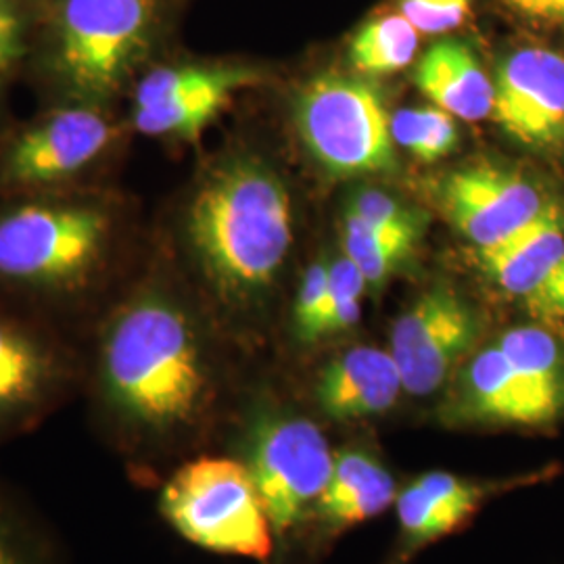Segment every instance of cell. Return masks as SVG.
<instances>
[{
	"mask_svg": "<svg viewBox=\"0 0 564 564\" xmlns=\"http://www.w3.org/2000/svg\"><path fill=\"white\" fill-rule=\"evenodd\" d=\"M82 395L95 435L132 481L160 466L209 423L216 364L195 310L141 268L82 335Z\"/></svg>",
	"mask_w": 564,
	"mask_h": 564,
	"instance_id": "obj_1",
	"label": "cell"
},
{
	"mask_svg": "<svg viewBox=\"0 0 564 564\" xmlns=\"http://www.w3.org/2000/svg\"><path fill=\"white\" fill-rule=\"evenodd\" d=\"M134 207L111 182L0 197V297L84 335L139 268Z\"/></svg>",
	"mask_w": 564,
	"mask_h": 564,
	"instance_id": "obj_2",
	"label": "cell"
},
{
	"mask_svg": "<svg viewBox=\"0 0 564 564\" xmlns=\"http://www.w3.org/2000/svg\"><path fill=\"white\" fill-rule=\"evenodd\" d=\"M182 242L214 302L242 312L276 281L293 242V205L281 176L247 153L214 163L182 207Z\"/></svg>",
	"mask_w": 564,
	"mask_h": 564,
	"instance_id": "obj_3",
	"label": "cell"
},
{
	"mask_svg": "<svg viewBox=\"0 0 564 564\" xmlns=\"http://www.w3.org/2000/svg\"><path fill=\"white\" fill-rule=\"evenodd\" d=\"M165 0H53L36 76L48 105L116 107L149 69Z\"/></svg>",
	"mask_w": 564,
	"mask_h": 564,
	"instance_id": "obj_4",
	"label": "cell"
},
{
	"mask_svg": "<svg viewBox=\"0 0 564 564\" xmlns=\"http://www.w3.org/2000/svg\"><path fill=\"white\" fill-rule=\"evenodd\" d=\"M132 132L116 107L48 105L0 130V197L107 184Z\"/></svg>",
	"mask_w": 564,
	"mask_h": 564,
	"instance_id": "obj_5",
	"label": "cell"
},
{
	"mask_svg": "<svg viewBox=\"0 0 564 564\" xmlns=\"http://www.w3.org/2000/svg\"><path fill=\"white\" fill-rule=\"evenodd\" d=\"M160 514L182 540L214 554L268 561L274 531L256 481L237 456L195 454L162 479Z\"/></svg>",
	"mask_w": 564,
	"mask_h": 564,
	"instance_id": "obj_6",
	"label": "cell"
},
{
	"mask_svg": "<svg viewBox=\"0 0 564 564\" xmlns=\"http://www.w3.org/2000/svg\"><path fill=\"white\" fill-rule=\"evenodd\" d=\"M82 381L80 335L0 297V445L34 433L80 398Z\"/></svg>",
	"mask_w": 564,
	"mask_h": 564,
	"instance_id": "obj_7",
	"label": "cell"
},
{
	"mask_svg": "<svg viewBox=\"0 0 564 564\" xmlns=\"http://www.w3.org/2000/svg\"><path fill=\"white\" fill-rule=\"evenodd\" d=\"M564 412V349L540 326H519L466 366L460 408L470 421L542 426Z\"/></svg>",
	"mask_w": 564,
	"mask_h": 564,
	"instance_id": "obj_8",
	"label": "cell"
},
{
	"mask_svg": "<svg viewBox=\"0 0 564 564\" xmlns=\"http://www.w3.org/2000/svg\"><path fill=\"white\" fill-rule=\"evenodd\" d=\"M239 431L237 458L256 481L274 535H284L321 502L335 463L330 445L316 424L270 405L251 408Z\"/></svg>",
	"mask_w": 564,
	"mask_h": 564,
	"instance_id": "obj_9",
	"label": "cell"
},
{
	"mask_svg": "<svg viewBox=\"0 0 564 564\" xmlns=\"http://www.w3.org/2000/svg\"><path fill=\"white\" fill-rule=\"evenodd\" d=\"M295 121L312 155L333 174L381 172L395 162L391 120L364 82L316 76L297 95Z\"/></svg>",
	"mask_w": 564,
	"mask_h": 564,
	"instance_id": "obj_10",
	"label": "cell"
},
{
	"mask_svg": "<svg viewBox=\"0 0 564 564\" xmlns=\"http://www.w3.org/2000/svg\"><path fill=\"white\" fill-rule=\"evenodd\" d=\"M260 74L230 63H167L149 67L130 90L128 121L153 139L195 142Z\"/></svg>",
	"mask_w": 564,
	"mask_h": 564,
	"instance_id": "obj_11",
	"label": "cell"
},
{
	"mask_svg": "<svg viewBox=\"0 0 564 564\" xmlns=\"http://www.w3.org/2000/svg\"><path fill=\"white\" fill-rule=\"evenodd\" d=\"M479 337V321L460 295L433 289L408 307L391 333V356L412 395L437 391Z\"/></svg>",
	"mask_w": 564,
	"mask_h": 564,
	"instance_id": "obj_12",
	"label": "cell"
},
{
	"mask_svg": "<svg viewBox=\"0 0 564 564\" xmlns=\"http://www.w3.org/2000/svg\"><path fill=\"white\" fill-rule=\"evenodd\" d=\"M442 199L452 223L479 249L505 241L545 207L531 182L496 165H475L449 174Z\"/></svg>",
	"mask_w": 564,
	"mask_h": 564,
	"instance_id": "obj_13",
	"label": "cell"
},
{
	"mask_svg": "<svg viewBox=\"0 0 564 564\" xmlns=\"http://www.w3.org/2000/svg\"><path fill=\"white\" fill-rule=\"evenodd\" d=\"M494 118L523 144H550L564 134V57L545 48L508 55L494 82Z\"/></svg>",
	"mask_w": 564,
	"mask_h": 564,
	"instance_id": "obj_14",
	"label": "cell"
},
{
	"mask_svg": "<svg viewBox=\"0 0 564 564\" xmlns=\"http://www.w3.org/2000/svg\"><path fill=\"white\" fill-rule=\"evenodd\" d=\"M402 389V375L389 351L356 347L324 368L318 402L330 419L358 421L387 412Z\"/></svg>",
	"mask_w": 564,
	"mask_h": 564,
	"instance_id": "obj_15",
	"label": "cell"
},
{
	"mask_svg": "<svg viewBox=\"0 0 564 564\" xmlns=\"http://www.w3.org/2000/svg\"><path fill=\"white\" fill-rule=\"evenodd\" d=\"M485 272L502 291L527 300L564 258V216L556 205L494 247L479 249Z\"/></svg>",
	"mask_w": 564,
	"mask_h": 564,
	"instance_id": "obj_16",
	"label": "cell"
},
{
	"mask_svg": "<svg viewBox=\"0 0 564 564\" xmlns=\"http://www.w3.org/2000/svg\"><path fill=\"white\" fill-rule=\"evenodd\" d=\"M414 80L424 97L454 118L479 121L494 111V82L464 42L433 44L419 63Z\"/></svg>",
	"mask_w": 564,
	"mask_h": 564,
	"instance_id": "obj_17",
	"label": "cell"
},
{
	"mask_svg": "<svg viewBox=\"0 0 564 564\" xmlns=\"http://www.w3.org/2000/svg\"><path fill=\"white\" fill-rule=\"evenodd\" d=\"M395 498V481L383 464L360 449H343L335 454L318 510L328 523L343 529L379 517Z\"/></svg>",
	"mask_w": 564,
	"mask_h": 564,
	"instance_id": "obj_18",
	"label": "cell"
},
{
	"mask_svg": "<svg viewBox=\"0 0 564 564\" xmlns=\"http://www.w3.org/2000/svg\"><path fill=\"white\" fill-rule=\"evenodd\" d=\"M0 564H69L48 521L4 477H0Z\"/></svg>",
	"mask_w": 564,
	"mask_h": 564,
	"instance_id": "obj_19",
	"label": "cell"
},
{
	"mask_svg": "<svg viewBox=\"0 0 564 564\" xmlns=\"http://www.w3.org/2000/svg\"><path fill=\"white\" fill-rule=\"evenodd\" d=\"M419 51V30L403 15L364 23L354 36L349 59L364 76H389L408 67Z\"/></svg>",
	"mask_w": 564,
	"mask_h": 564,
	"instance_id": "obj_20",
	"label": "cell"
},
{
	"mask_svg": "<svg viewBox=\"0 0 564 564\" xmlns=\"http://www.w3.org/2000/svg\"><path fill=\"white\" fill-rule=\"evenodd\" d=\"M419 241L384 235L347 212L343 224L345 258L362 272L366 284H379L391 276L414 251Z\"/></svg>",
	"mask_w": 564,
	"mask_h": 564,
	"instance_id": "obj_21",
	"label": "cell"
},
{
	"mask_svg": "<svg viewBox=\"0 0 564 564\" xmlns=\"http://www.w3.org/2000/svg\"><path fill=\"white\" fill-rule=\"evenodd\" d=\"M395 502L405 547L410 550L437 542L468 521L460 510L431 498L416 481L408 485Z\"/></svg>",
	"mask_w": 564,
	"mask_h": 564,
	"instance_id": "obj_22",
	"label": "cell"
},
{
	"mask_svg": "<svg viewBox=\"0 0 564 564\" xmlns=\"http://www.w3.org/2000/svg\"><path fill=\"white\" fill-rule=\"evenodd\" d=\"M391 137L416 160L435 162L456 147L458 128L454 116L440 107L402 109L391 120Z\"/></svg>",
	"mask_w": 564,
	"mask_h": 564,
	"instance_id": "obj_23",
	"label": "cell"
},
{
	"mask_svg": "<svg viewBox=\"0 0 564 564\" xmlns=\"http://www.w3.org/2000/svg\"><path fill=\"white\" fill-rule=\"evenodd\" d=\"M366 281L362 272L349 262L345 256L328 263V286L323 312L314 326L312 341L341 333L360 321L362 293Z\"/></svg>",
	"mask_w": 564,
	"mask_h": 564,
	"instance_id": "obj_24",
	"label": "cell"
},
{
	"mask_svg": "<svg viewBox=\"0 0 564 564\" xmlns=\"http://www.w3.org/2000/svg\"><path fill=\"white\" fill-rule=\"evenodd\" d=\"M349 214H354L358 220H362L375 230H381L384 235L405 237L412 241L421 239V216L379 191H364L362 195H358L351 203Z\"/></svg>",
	"mask_w": 564,
	"mask_h": 564,
	"instance_id": "obj_25",
	"label": "cell"
},
{
	"mask_svg": "<svg viewBox=\"0 0 564 564\" xmlns=\"http://www.w3.org/2000/svg\"><path fill=\"white\" fill-rule=\"evenodd\" d=\"M473 0H402V15L423 34H445L470 13Z\"/></svg>",
	"mask_w": 564,
	"mask_h": 564,
	"instance_id": "obj_26",
	"label": "cell"
},
{
	"mask_svg": "<svg viewBox=\"0 0 564 564\" xmlns=\"http://www.w3.org/2000/svg\"><path fill=\"white\" fill-rule=\"evenodd\" d=\"M25 55L23 20L15 0H0V102Z\"/></svg>",
	"mask_w": 564,
	"mask_h": 564,
	"instance_id": "obj_27",
	"label": "cell"
},
{
	"mask_svg": "<svg viewBox=\"0 0 564 564\" xmlns=\"http://www.w3.org/2000/svg\"><path fill=\"white\" fill-rule=\"evenodd\" d=\"M326 286H328V263H314L302 282V289L295 300V330L303 341H312L314 326L318 323V316L323 312L326 300Z\"/></svg>",
	"mask_w": 564,
	"mask_h": 564,
	"instance_id": "obj_28",
	"label": "cell"
},
{
	"mask_svg": "<svg viewBox=\"0 0 564 564\" xmlns=\"http://www.w3.org/2000/svg\"><path fill=\"white\" fill-rule=\"evenodd\" d=\"M524 303L542 321H564V258Z\"/></svg>",
	"mask_w": 564,
	"mask_h": 564,
	"instance_id": "obj_29",
	"label": "cell"
},
{
	"mask_svg": "<svg viewBox=\"0 0 564 564\" xmlns=\"http://www.w3.org/2000/svg\"><path fill=\"white\" fill-rule=\"evenodd\" d=\"M521 13L535 20L564 21V0H508Z\"/></svg>",
	"mask_w": 564,
	"mask_h": 564,
	"instance_id": "obj_30",
	"label": "cell"
}]
</instances>
